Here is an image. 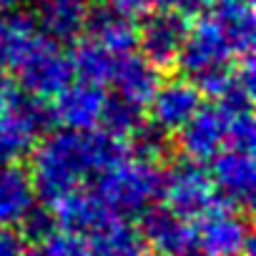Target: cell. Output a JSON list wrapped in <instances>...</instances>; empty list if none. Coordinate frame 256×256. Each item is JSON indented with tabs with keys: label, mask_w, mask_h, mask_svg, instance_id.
Returning <instances> with one entry per match:
<instances>
[{
	"label": "cell",
	"mask_w": 256,
	"mask_h": 256,
	"mask_svg": "<svg viewBox=\"0 0 256 256\" xmlns=\"http://www.w3.org/2000/svg\"><path fill=\"white\" fill-rule=\"evenodd\" d=\"M18 93V88H16V83H13V78L8 76V70H3L0 68V106H6L13 96Z\"/></svg>",
	"instance_id": "cell-29"
},
{
	"label": "cell",
	"mask_w": 256,
	"mask_h": 256,
	"mask_svg": "<svg viewBox=\"0 0 256 256\" xmlns=\"http://www.w3.org/2000/svg\"><path fill=\"white\" fill-rule=\"evenodd\" d=\"M98 123L103 126L106 134L126 141L144 126V113H141L138 103L128 100L123 96H116V98H106V106H103Z\"/></svg>",
	"instance_id": "cell-22"
},
{
	"label": "cell",
	"mask_w": 256,
	"mask_h": 256,
	"mask_svg": "<svg viewBox=\"0 0 256 256\" xmlns=\"http://www.w3.org/2000/svg\"><path fill=\"white\" fill-rule=\"evenodd\" d=\"M211 18L226 30L236 56H251L254 48V0H204Z\"/></svg>",
	"instance_id": "cell-20"
},
{
	"label": "cell",
	"mask_w": 256,
	"mask_h": 256,
	"mask_svg": "<svg viewBox=\"0 0 256 256\" xmlns=\"http://www.w3.org/2000/svg\"><path fill=\"white\" fill-rule=\"evenodd\" d=\"M113 63H116V56L108 53L106 48H100L93 40L76 46V50L70 56L73 76H78V80H88V83H98V86L110 80Z\"/></svg>",
	"instance_id": "cell-21"
},
{
	"label": "cell",
	"mask_w": 256,
	"mask_h": 256,
	"mask_svg": "<svg viewBox=\"0 0 256 256\" xmlns=\"http://www.w3.org/2000/svg\"><path fill=\"white\" fill-rule=\"evenodd\" d=\"M161 68H156L151 60H146L144 56H136V53H123V56H116V63H113V73H110V80L118 90V96L134 100L138 106L148 103L156 93V88L161 86Z\"/></svg>",
	"instance_id": "cell-16"
},
{
	"label": "cell",
	"mask_w": 256,
	"mask_h": 256,
	"mask_svg": "<svg viewBox=\"0 0 256 256\" xmlns=\"http://www.w3.org/2000/svg\"><path fill=\"white\" fill-rule=\"evenodd\" d=\"M148 103L154 126L164 128L166 134H176L201 108V90L188 78H174L168 83H161Z\"/></svg>",
	"instance_id": "cell-12"
},
{
	"label": "cell",
	"mask_w": 256,
	"mask_h": 256,
	"mask_svg": "<svg viewBox=\"0 0 256 256\" xmlns=\"http://www.w3.org/2000/svg\"><path fill=\"white\" fill-rule=\"evenodd\" d=\"M134 138V154L136 158L141 161H148V164H158L168 156L171 151V141H168V134L158 126H141L138 131L131 136Z\"/></svg>",
	"instance_id": "cell-23"
},
{
	"label": "cell",
	"mask_w": 256,
	"mask_h": 256,
	"mask_svg": "<svg viewBox=\"0 0 256 256\" xmlns=\"http://www.w3.org/2000/svg\"><path fill=\"white\" fill-rule=\"evenodd\" d=\"M161 196L166 201V208L186 221L204 216L218 198L211 184V176L196 161H188V158L178 161L164 174Z\"/></svg>",
	"instance_id": "cell-4"
},
{
	"label": "cell",
	"mask_w": 256,
	"mask_h": 256,
	"mask_svg": "<svg viewBox=\"0 0 256 256\" xmlns=\"http://www.w3.org/2000/svg\"><path fill=\"white\" fill-rule=\"evenodd\" d=\"M43 251L48 256H88V244L83 236L78 234H68V231H56L46 244Z\"/></svg>",
	"instance_id": "cell-26"
},
{
	"label": "cell",
	"mask_w": 256,
	"mask_h": 256,
	"mask_svg": "<svg viewBox=\"0 0 256 256\" xmlns=\"http://www.w3.org/2000/svg\"><path fill=\"white\" fill-rule=\"evenodd\" d=\"M43 38L46 36L30 13L18 8L0 13V68L8 73L18 70Z\"/></svg>",
	"instance_id": "cell-13"
},
{
	"label": "cell",
	"mask_w": 256,
	"mask_h": 256,
	"mask_svg": "<svg viewBox=\"0 0 256 256\" xmlns=\"http://www.w3.org/2000/svg\"><path fill=\"white\" fill-rule=\"evenodd\" d=\"M254 138H256V126H254L251 108L226 116V144H228V148L254 151Z\"/></svg>",
	"instance_id": "cell-24"
},
{
	"label": "cell",
	"mask_w": 256,
	"mask_h": 256,
	"mask_svg": "<svg viewBox=\"0 0 256 256\" xmlns=\"http://www.w3.org/2000/svg\"><path fill=\"white\" fill-rule=\"evenodd\" d=\"M138 231L146 246L156 248L161 256H198L194 228L166 206H146L141 211Z\"/></svg>",
	"instance_id": "cell-7"
},
{
	"label": "cell",
	"mask_w": 256,
	"mask_h": 256,
	"mask_svg": "<svg viewBox=\"0 0 256 256\" xmlns=\"http://www.w3.org/2000/svg\"><path fill=\"white\" fill-rule=\"evenodd\" d=\"M144 8H154V10H191L194 6H198V0H141Z\"/></svg>",
	"instance_id": "cell-28"
},
{
	"label": "cell",
	"mask_w": 256,
	"mask_h": 256,
	"mask_svg": "<svg viewBox=\"0 0 256 256\" xmlns=\"http://www.w3.org/2000/svg\"><path fill=\"white\" fill-rule=\"evenodd\" d=\"M161 168L141 158H120L103 168L96 181V196L113 216L141 214L156 196H161Z\"/></svg>",
	"instance_id": "cell-2"
},
{
	"label": "cell",
	"mask_w": 256,
	"mask_h": 256,
	"mask_svg": "<svg viewBox=\"0 0 256 256\" xmlns=\"http://www.w3.org/2000/svg\"><path fill=\"white\" fill-rule=\"evenodd\" d=\"M226 116L221 106L198 108L178 128V146L188 161H211L226 146Z\"/></svg>",
	"instance_id": "cell-10"
},
{
	"label": "cell",
	"mask_w": 256,
	"mask_h": 256,
	"mask_svg": "<svg viewBox=\"0 0 256 256\" xmlns=\"http://www.w3.org/2000/svg\"><path fill=\"white\" fill-rule=\"evenodd\" d=\"M198 256H244L251 251V228L238 206L216 198L194 228Z\"/></svg>",
	"instance_id": "cell-3"
},
{
	"label": "cell",
	"mask_w": 256,
	"mask_h": 256,
	"mask_svg": "<svg viewBox=\"0 0 256 256\" xmlns=\"http://www.w3.org/2000/svg\"><path fill=\"white\" fill-rule=\"evenodd\" d=\"M50 206H53V218L58 228L68 234H78V236L93 234L100 224H106L113 216L93 191H80V188H73L70 194L60 196Z\"/></svg>",
	"instance_id": "cell-14"
},
{
	"label": "cell",
	"mask_w": 256,
	"mask_h": 256,
	"mask_svg": "<svg viewBox=\"0 0 256 256\" xmlns=\"http://www.w3.org/2000/svg\"><path fill=\"white\" fill-rule=\"evenodd\" d=\"M36 188L30 174L18 161L0 164V224L16 226L36 206Z\"/></svg>",
	"instance_id": "cell-18"
},
{
	"label": "cell",
	"mask_w": 256,
	"mask_h": 256,
	"mask_svg": "<svg viewBox=\"0 0 256 256\" xmlns=\"http://www.w3.org/2000/svg\"><path fill=\"white\" fill-rule=\"evenodd\" d=\"M88 236V256H148L141 231L126 224L120 216H110Z\"/></svg>",
	"instance_id": "cell-19"
},
{
	"label": "cell",
	"mask_w": 256,
	"mask_h": 256,
	"mask_svg": "<svg viewBox=\"0 0 256 256\" xmlns=\"http://www.w3.org/2000/svg\"><path fill=\"white\" fill-rule=\"evenodd\" d=\"M86 28L90 30V40L106 48L113 56L131 53L138 46V23L110 6H103L96 16H88Z\"/></svg>",
	"instance_id": "cell-17"
},
{
	"label": "cell",
	"mask_w": 256,
	"mask_h": 256,
	"mask_svg": "<svg viewBox=\"0 0 256 256\" xmlns=\"http://www.w3.org/2000/svg\"><path fill=\"white\" fill-rule=\"evenodd\" d=\"M18 76L28 96L40 100H53L73 80V68H70V58L58 48V43L46 36L40 46L18 68Z\"/></svg>",
	"instance_id": "cell-6"
},
{
	"label": "cell",
	"mask_w": 256,
	"mask_h": 256,
	"mask_svg": "<svg viewBox=\"0 0 256 256\" xmlns=\"http://www.w3.org/2000/svg\"><path fill=\"white\" fill-rule=\"evenodd\" d=\"M23 256H48L46 251H33V254H23Z\"/></svg>",
	"instance_id": "cell-32"
},
{
	"label": "cell",
	"mask_w": 256,
	"mask_h": 256,
	"mask_svg": "<svg viewBox=\"0 0 256 256\" xmlns=\"http://www.w3.org/2000/svg\"><path fill=\"white\" fill-rule=\"evenodd\" d=\"M86 3H96V6H110L113 0H86Z\"/></svg>",
	"instance_id": "cell-31"
},
{
	"label": "cell",
	"mask_w": 256,
	"mask_h": 256,
	"mask_svg": "<svg viewBox=\"0 0 256 256\" xmlns=\"http://www.w3.org/2000/svg\"><path fill=\"white\" fill-rule=\"evenodd\" d=\"M23 254H26V238L20 236V231L0 224V256H23Z\"/></svg>",
	"instance_id": "cell-27"
},
{
	"label": "cell",
	"mask_w": 256,
	"mask_h": 256,
	"mask_svg": "<svg viewBox=\"0 0 256 256\" xmlns=\"http://www.w3.org/2000/svg\"><path fill=\"white\" fill-rule=\"evenodd\" d=\"M236 53H234V46H231L226 30L218 26V20H214L208 16V18L196 20V26L186 30V38H184L176 63L181 66V70L186 76L198 80L201 76L226 68Z\"/></svg>",
	"instance_id": "cell-5"
},
{
	"label": "cell",
	"mask_w": 256,
	"mask_h": 256,
	"mask_svg": "<svg viewBox=\"0 0 256 256\" xmlns=\"http://www.w3.org/2000/svg\"><path fill=\"white\" fill-rule=\"evenodd\" d=\"M211 184L216 196L234 206H251L256 186V166L251 151L226 148L211 158Z\"/></svg>",
	"instance_id": "cell-8"
},
{
	"label": "cell",
	"mask_w": 256,
	"mask_h": 256,
	"mask_svg": "<svg viewBox=\"0 0 256 256\" xmlns=\"http://www.w3.org/2000/svg\"><path fill=\"white\" fill-rule=\"evenodd\" d=\"M20 6V0H0V13H6V10H13Z\"/></svg>",
	"instance_id": "cell-30"
},
{
	"label": "cell",
	"mask_w": 256,
	"mask_h": 256,
	"mask_svg": "<svg viewBox=\"0 0 256 256\" xmlns=\"http://www.w3.org/2000/svg\"><path fill=\"white\" fill-rule=\"evenodd\" d=\"M56 231H58V224L53 218V211H46L38 206H33L20 221V236L36 244H46Z\"/></svg>",
	"instance_id": "cell-25"
},
{
	"label": "cell",
	"mask_w": 256,
	"mask_h": 256,
	"mask_svg": "<svg viewBox=\"0 0 256 256\" xmlns=\"http://www.w3.org/2000/svg\"><path fill=\"white\" fill-rule=\"evenodd\" d=\"M186 30V18L178 10H156V16H151L144 28H138V46L144 50V58L156 68L176 66Z\"/></svg>",
	"instance_id": "cell-9"
},
{
	"label": "cell",
	"mask_w": 256,
	"mask_h": 256,
	"mask_svg": "<svg viewBox=\"0 0 256 256\" xmlns=\"http://www.w3.org/2000/svg\"><path fill=\"white\" fill-rule=\"evenodd\" d=\"M126 156V141L106 131H56L33 154L30 181L36 196L53 204Z\"/></svg>",
	"instance_id": "cell-1"
},
{
	"label": "cell",
	"mask_w": 256,
	"mask_h": 256,
	"mask_svg": "<svg viewBox=\"0 0 256 256\" xmlns=\"http://www.w3.org/2000/svg\"><path fill=\"white\" fill-rule=\"evenodd\" d=\"M103 86L88 83V80H70L53 100V120H58L63 128L70 131H90L98 126L103 106H106Z\"/></svg>",
	"instance_id": "cell-11"
},
{
	"label": "cell",
	"mask_w": 256,
	"mask_h": 256,
	"mask_svg": "<svg viewBox=\"0 0 256 256\" xmlns=\"http://www.w3.org/2000/svg\"><path fill=\"white\" fill-rule=\"evenodd\" d=\"M86 0H36V23L56 43L76 40L88 23Z\"/></svg>",
	"instance_id": "cell-15"
}]
</instances>
